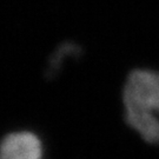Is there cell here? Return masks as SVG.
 I'll return each instance as SVG.
<instances>
[{
  "label": "cell",
  "instance_id": "obj_1",
  "mask_svg": "<svg viewBox=\"0 0 159 159\" xmlns=\"http://www.w3.org/2000/svg\"><path fill=\"white\" fill-rule=\"evenodd\" d=\"M123 104L127 125L148 144H159V72L138 68L124 84Z\"/></svg>",
  "mask_w": 159,
  "mask_h": 159
},
{
  "label": "cell",
  "instance_id": "obj_3",
  "mask_svg": "<svg viewBox=\"0 0 159 159\" xmlns=\"http://www.w3.org/2000/svg\"><path fill=\"white\" fill-rule=\"evenodd\" d=\"M79 53V48L78 46L67 43V44H63L58 47L56 52L53 53V56L50 59V64H48V68H47V73L54 74L58 72L59 67L61 66V61L64 58L70 57V56H74Z\"/></svg>",
  "mask_w": 159,
  "mask_h": 159
},
{
  "label": "cell",
  "instance_id": "obj_2",
  "mask_svg": "<svg viewBox=\"0 0 159 159\" xmlns=\"http://www.w3.org/2000/svg\"><path fill=\"white\" fill-rule=\"evenodd\" d=\"M0 159H43L41 142L29 131L10 133L0 143Z\"/></svg>",
  "mask_w": 159,
  "mask_h": 159
}]
</instances>
